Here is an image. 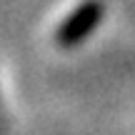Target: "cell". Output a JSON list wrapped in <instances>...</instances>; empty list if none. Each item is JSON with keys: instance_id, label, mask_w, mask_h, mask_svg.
<instances>
[{"instance_id": "1", "label": "cell", "mask_w": 135, "mask_h": 135, "mask_svg": "<svg viewBox=\"0 0 135 135\" xmlns=\"http://www.w3.org/2000/svg\"><path fill=\"white\" fill-rule=\"evenodd\" d=\"M103 15H105V5L100 0H83L75 10L58 25L55 30V43L60 48H78L80 43H85L93 33L98 30Z\"/></svg>"}]
</instances>
